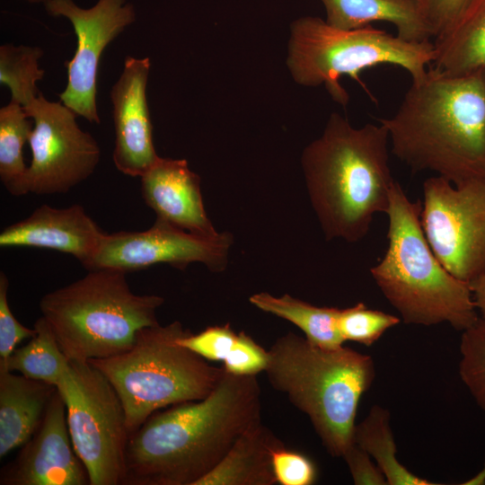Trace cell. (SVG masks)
I'll return each instance as SVG.
<instances>
[{"mask_svg":"<svg viewBox=\"0 0 485 485\" xmlns=\"http://www.w3.org/2000/svg\"><path fill=\"white\" fill-rule=\"evenodd\" d=\"M23 109L34 122L28 142L29 192L66 193L93 173L101 156L99 145L80 128L72 110L61 101L47 100L41 93Z\"/></svg>","mask_w":485,"mask_h":485,"instance_id":"11","label":"cell"},{"mask_svg":"<svg viewBox=\"0 0 485 485\" xmlns=\"http://www.w3.org/2000/svg\"><path fill=\"white\" fill-rule=\"evenodd\" d=\"M268 351L269 384L309 418L328 454L342 457L353 444L360 398L375 380L373 358L344 346L320 348L294 332Z\"/></svg>","mask_w":485,"mask_h":485,"instance_id":"4","label":"cell"},{"mask_svg":"<svg viewBox=\"0 0 485 485\" xmlns=\"http://www.w3.org/2000/svg\"><path fill=\"white\" fill-rule=\"evenodd\" d=\"M89 475L70 437L66 408L57 389L33 436L2 468L0 485H86Z\"/></svg>","mask_w":485,"mask_h":485,"instance_id":"14","label":"cell"},{"mask_svg":"<svg viewBox=\"0 0 485 485\" xmlns=\"http://www.w3.org/2000/svg\"><path fill=\"white\" fill-rule=\"evenodd\" d=\"M188 331L179 321L145 327L129 350L88 361L119 396L130 435L154 412L204 399L218 384L225 367L179 344Z\"/></svg>","mask_w":485,"mask_h":485,"instance_id":"7","label":"cell"},{"mask_svg":"<svg viewBox=\"0 0 485 485\" xmlns=\"http://www.w3.org/2000/svg\"><path fill=\"white\" fill-rule=\"evenodd\" d=\"M268 360L269 351L250 335L240 331L237 342L231 354L223 362V366L231 374L257 375L265 371Z\"/></svg>","mask_w":485,"mask_h":485,"instance_id":"31","label":"cell"},{"mask_svg":"<svg viewBox=\"0 0 485 485\" xmlns=\"http://www.w3.org/2000/svg\"><path fill=\"white\" fill-rule=\"evenodd\" d=\"M273 471L281 485H311L317 477L313 462L304 454L283 447L273 454Z\"/></svg>","mask_w":485,"mask_h":485,"instance_id":"30","label":"cell"},{"mask_svg":"<svg viewBox=\"0 0 485 485\" xmlns=\"http://www.w3.org/2000/svg\"><path fill=\"white\" fill-rule=\"evenodd\" d=\"M238 336L227 323L207 327L198 334L188 331L178 342L206 360L224 362L233 351Z\"/></svg>","mask_w":485,"mask_h":485,"instance_id":"29","label":"cell"},{"mask_svg":"<svg viewBox=\"0 0 485 485\" xmlns=\"http://www.w3.org/2000/svg\"><path fill=\"white\" fill-rule=\"evenodd\" d=\"M105 234L78 204L64 208L41 205L25 219L5 227L0 234V246L57 251L74 256L85 268Z\"/></svg>","mask_w":485,"mask_h":485,"instance_id":"16","label":"cell"},{"mask_svg":"<svg viewBox=\"0 0 485 485\" xmlns=\"http://www.w3.org/2000/svg\"><path fill=\"white\" fill-rule=\"evenodd\" d=\"M331 26L351 30L383 21L396 26L397 36L424 42L433 38L419 0H320Z\"/></svg>","mask_w":485,"mask_h":485,"instance_id":"20","label":"cell"},{"mask_svg":"<svg viewBox=\"0 0 485 485\" xmlns=\"http://www.w3.org/2000/svg\"><path fill=\"white\" fill-rule=\"evenodd\" d=\"M149 57L128 56L110 96L115 128L114 165L125 175L141 177L159 158L146 100Z\"/></svg>","mask_w":485,"mask_h":485,"instance_id":"15","label":"cell"},{"mask_svg":"<svg viewBox=\"0 0 485 485\" xmlns=\"http://www.w3.org/2000/svg\"><path fill=\"white\" fill-rule=\"evenodd\" d=\"M140 181L141 195L157 218L196 234H218L204 207L200 179L185 159L160 157Z\"/></svg>","mask_w":485,"mask_h":485,"instance_id":"17","label":"cell"},{"mask_svg":"<svg viewBox=\"0 0 485 485\" xmlns=\"http://www.w3.org/2000/svg\"><path fill=\"white\" fill-rule=\"evenodd\" d=\"M400 318L382 311L367 308L365 304L340 309L338 328L346 340L371 346L390 328L397 325Z\"/></svg>","mask_w":485,"mask_h":485,"instance_id":"28","label":"cell"},{"mask_svg":"<svg viewBox=\"0 0 485 485\" xmlns=\"http://www.w3.org/2000/svg\"><path fill=\"white\" fill-rule=\"evenodd\" d=\"M354 484L356 485H385L387 481L374 463L371 456L357 445L353 443L342 455Z\"/></svg>","mask_w":485,"mask_h":485,"instance_id":"34","label":"cell"},{"mask_svg":"<svg viewBox=\"0 0 485 485\" xmlns=\"http://www.w3.org/2000/svg\"><path fill=\"white\" fill-rule=\"evenodd\" d=\"M56 391L55 385L0 366V458L33 436Z\"/></svg>","mask_w":485,"mask_h":485,"instance_id":"18","label":"cell"},{"mask_svg":"<svg viewBox=\"0 0 485 485\" xmlns=\"http://www.w3.org/2000/svg\"><path fill=\"white\" fill-rule=\"evenodd\" d=\"M33 327L36 334L28 343L16 348L7 358L0 359V366L57 387L70 361L62 352L44 317L40 316Z\"/></svg>","mask_w":485,"mask_h":485,"instance_id":"24","label":"cell"},{"mask_svg":"<svg viewBox=\"0 0 485 485\" xmlns=\"http://www.w3.org/2000/svg\"><path fill=\"white\" fill-rule=\"evenodd\" d=\"M353 443L375 459L388 485L436 484L415 475L398 461L390 413L382 406H373L367 416L356 424Z\"/></svg>","mask_w":485,"mask_h":485,"instance_id":"23","label":"cell"},{"mask_svg":"<svg viewBox=\"0 0 485 485\" xmlns=\"http://www.w3.org/2000/svg\"><path fill=\"white\" fill-rule=\"evenodd\" d=\"M43 54L37 46H0V84L10 89L11 101L26 107L38 97L40 92L36 83L45 73L39 65Z\"/></svg>","mask_w":485,"mask_h":485,"instance_id":"26","label":"cell"},{"mask_svg":"<svg viewBox=\"0 0 485 485\" xmlns=\"http://www.w3.org/2000/svg\"><path fill=\"white\" fill-rule=\"evenodd\" d=\"M477 0H419L436 40L447 31Z\"/></svg>","mask_w":485,"mask_h":485,"instance_id":"33","label":"cell"},{"mask_svg":"<svg viewBox=\"0 0 485 485\" xmlns=\"http://www.w3.org/2000/svg\"></svg>","mask_w":485,"mask_h":485,"instance_id":"38","label":"cell"},{"mask_svg":"<svg viewBox=\"0 0 485 485\" xmlns=\"http://www.w3.org/2000/svg\"><path fill=\"white\" fill-rule=\"evenodd\" d=\"M232 242L233 236L228 233L196 234L156 217L145 231L106 234L85 269H115L128 273L165 263L183 270L192 262H201L217 272L227 264Z\"/></svg>","mask_w":485,"mask_h":485,"instance_id":"13","label":"cell"},{"mask_svg":"<svg viewBox=\"0 0 485 485\" xmlns=\"http://www.w3.org/2000/svg\"><path fill=\"white\" fill-rule=\"evenodd\" d=\"M46 12L72 24L77 47L66 62L67 84L60 101L76 115L100 124L96 93L100 58L106 47L136 21L134 5L127 0H98L82 8L73 0H48Z\"/></svg>","mask_w":485,"mask_h":485,"instance_id":"12","label":"cell"},{"mask_svg":"<svg viewBox=\"0 0 485 485\" xmlns=\"http://www.w3.org/2000/svg\"><path fill=\"white\" fill-rule=\"evenodd\" d=\"M379 123L392 154L413 171L453 184L485 177V70L454 75L431 67Z\"/></svg>","mask_w":485,"mask_h":485,"instance_id":"2","label":"cell"},{"mask_svg":"<svg viewBox=\"0 0 485 485\" xmlns=\"http://www.w3.org/2000/svg\"><path fill=\"white\" fill-rule=\"evenodd\" d=\"M286 447L259 420L248 428L221 462L196 485H274L273 454Z\"/></svg>","mask_w":485,"mask_h":485,"instance_id":"19","label":"cell"},{"mask_svg":"<svg viewBox=\"0 0 485 485\" xmlns=\"http://www.w3.org/2000/svg\"><path fill=\"white\" fill-rule=\"evenodd\" d=\"M435 59L431 41H407L371 25L344 30L319 17L304 16L291 24L287 66L296 83L324 84L332 97L345 104L348 94L339 79L348 75L358 82L361 71L382 64L401 66L412 81L427 74Z\"/></svg>","mask_w":485,"mask_h":485,"instance_id":"8","label":"cell"},{"mask_svg":"<svg viewBox=\"0 0 485 485\" xmlns=\"http://www.w3.org/2000/svg\"><path fill=\"white\" fill-rule=\"evenodd\" d=\"M260 412L257 375L225 369L206 398L157 410L129 436L122 485H196Z\"/></svg>","mask_w":485,"mask_h":485,"instance_id":"1","label":"cell"},{"mask_svg":"<svg viewBox=\"0 0 485 485\" xmlns=\"http://www.w3.org/2000/svg\"><path fill=\"white\" fill-rule=\"evenodd\" d=\"M421 203L410 201L395 181L386 212L388 247L370 272L405 323L448 322L463 331L479 318L472 292L436 257L421 225Z\"/></svg>","mask_w":485,"mask_h":485,"instance_id":"5","label":"cell"},{"mask_svg":"<svg viewBox=\"0 0 485 485\" xmlns=\"http://www.w3.org/2000/svg\"><path fill=\"white\" fill-rule=\"evenodd\" d=\"M463 485H483L485 484V462L482 469L472 478L463 482Z\"/></svg>","mask_w":485,"mask_h":485,"instance_id":"36","label":"cell"},{"mask_svg":"<svg viewBox=\"0 0 485 485\" xmlns=\"http://www.w3.org/2000/svg\"><path fill=\"white\" fill-rule=\"evenodd\" d=\"M9 280L0 272V359L7 358L24 340L36 334V330L23 326L13 315L7 300Z\"/></svg>","mask_w":485,"mask_h":485,"instance_id":"32","label":"cell"},{"mask_svg":"<svg viewBox=\"0 0 485 485\" xmlns=\"http://www.w3.org/2000/svg\"><path fill=\"white\" fill-rule=\"evenodd\" d=\"M31 119L21 104L11 101L0 109V179L13 196L29 192L28 166L22 148L33 129Z\"/></svg>","mask_w":485,"mask_h":485,"instance_id":"25","label":"cell"},{"mask_svg":"<svg viewBox=\"0 0 485 485\" xmlns=\"http://www.w3.org/2000/svg\"><path fill=\"white\" fill-rule=\"evenodd\" d=\"M389 141L381 123L357 128L332 113L321 137L304 149L306 186L327 239L357 242L367 234L374 216L387 212L395 182Z\"/></svg>","mask_w":485,"mask_h":485,"instance_id":"3","label":"cell"},{"mask_svg":"<svg viewBox=\"0 0 485 485\" xmlns=\"http://www.w3.org/2000/svg\"><path fill=\"white\" fill-rule=\"evenodd\" d=\"M31 4H45L48 0H23Z\"/></svg>","mask_w":485,"mask_h":485,"instance_id":"37","label":"cell"},{"mask_svg":"<svg viewBox=\"0 0 485 485\" xmlns=\"http://www.w3.org/2000/svg\"><path fill=\"white\" fill-rule=\"evenodd\" d=\"M66 408V422L75 453L90 485H120L129 439L126 413L117 392L92 364L70 361L57 385Z\"/></svg>","mask_w":485,"mask_h":485,"instance_id":"9","label":"cell"},{"mask_svg":"<svg viewBox=\"0 0 485 485\" xmlns=\"http://www.w3.org/2000/svg\"><path fill=\"white\" fill-rule=\"evenodd\" d=\"M423 196L421 225L433 252L454 277L470 284L485 271V177L457 184L430 177Z\"/></svg>","mask_w":485,"mask_h":485,"instance_id":"10","label":"cell"},{"mask_svg":"<svg viewBox=\"0 0 485 485\" xmlns=\"http://www.w3.org/2000/svg\"><path fill=\"white\" fill-rule=\"evenodd\" d=\"M433 43V68L454 75L485 70V0H477Z\"/></svg>","mask_w":485,"mask_h":485,"instance_id":"21","label":"cell"},{"mask_svg":"<svg viewBox=\"0 0 485 485\" xmlns=\"http://www.w3.org/2000/svg\"><path fill=\"white\" fill-rule=\"evenodd\" d=\"M469 285L477 310L485 318V271Z\"/></svg>","mask_w":485,"mask_h":485,"instance_id":"35","label":"cell"},{"mask_svg":"<svg viewBox=\"0 0 485 485\" xmlns=\"http://www.w3.org/2000/svg\"><path fill=\"white\" fill-rule=\"evenodd\" d=\"M126 275L115 269H91L40 299L41 316L69 361L122 354L141 329L159 324L156 312L164 299L133 293Z\"/></svg>","mask_w":485,"mask_h":485,"instance_id":"6","label":"cell"},{"mask_svg":"<svg viewBox=\"0 0 485 485\" xmlns=\"http://www.w3.org/2000/svg\"><path fill=\"white\" fill-rule=\"evenodd\" d=\"M459 375L477 405L485 410V318L463 331Z\"/></svg>","mask_w":485,"mask_h":485,"instance_id":"27","label":"cell"},{"mask_svg":"<svg viewBox=\"0 0 485 485\" xmlns=\"http://www.w3.org/2000/svg\"><path fill=\"white\" fill-rule=\"evenodd\" d=\"M249 301L258 309L297 326L315 346L333 349L345 342L338 328L339 308L315 306L287 294L274 296L266 292L252 295Z\"/></svg>","mask_w":485,"mask_h":485,"instance_id":"22","label":"cell"}]
</instances>
